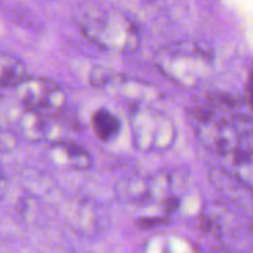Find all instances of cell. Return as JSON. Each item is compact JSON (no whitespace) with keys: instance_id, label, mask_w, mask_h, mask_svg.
I'll return each instance as SVG.
<instances>
[{"instance_id":"obj_2","label":"cell","mask_w":253,"mask_h":253,"mask_svg":"<svg viewBox=\"0 0 253 253\" xmlns=\"http://www.w3.org/2000/svg\"><path fill=\"white\" fill-rule=\"evenodd\" d=\"M76 21L82 34L101 49L127 53L139 44L135 24L120 10L90 7L80 12Z\"/></svg>"},{"instance_id":"obj_5","label":"cell","mask_w":253,"mask_h":253,"mask_svg":"<svg viewBox=\"0 0 253 253\" xmlns=\"http://www.w3.org/2000/svg\"><path fill=\"white\" fill-rule=\"evenodd\" d=\"M12 92L22 108L42 116L58 117L65 107L64 89L50 79L27 76Z\"/></svg>"},{"instance_id":"obj_12","label":"cell","mask_w":253,"mask_h":253,"mask_svg":"<svg viewBox=\"0 0 253 253\" xmlns=\"http://www.w3.org/2000/svg\"><path fill=\"white\" fill-rule=\"evenodd\" d=\"M7 188H9V185H7V181H6V178L0 173V200L6 196V193H7Z\"/></svg>"},{"instance_id":"obj_4","label":"cell","mask_w":253,"mask_h":253,"mask_svg":"<svg viewBox=\"0 0 253 253\" xmlns=\"http://www.w3.org/2000/svg\"><path fill=\"white\" fill-rule=\"evenodd\" d=\"M130 133L135 148L144 153L168 151L176 139L172 119L163 111L142 104H138L130 113Z\"/></svg>"},{"instance_id":"obj_11","label":"cell","mask_w":253,"mask_h":253,"mask_svg":"<svg viewBox=\"0 0 253 253\" xmlns=\"http://www.w3.org/2000/svg\"><path fill=\"white\" fill-rule=\"evenodd\" d=\"M16 135L0 125V153H9L16 147Z\"/></svg>"},{"instance_id":"obj_1","label":"cell","mask_w":253,"mask_h":253,"mask_svg":"<svg viewBox=\"0 0 253 253\" xmlns=\"http://www.w3.org/2000/svg\"><path fill=\"white\" fill-rule=\"evenodd\" d=\"M191 125L199 142L221 157L253 151V114L240 104L211 101L194 110Z\"/></svg>"},{"instance_id":"obj_6","label":"cell","mask_w":253,"mask_h":253,"mask_svg":"<svg viewBox=\"0 0 253 253\" xmlns=\"http://www.w3.org/2000/svg\"><path fill=\"white\" fill-rule=\"evenodd\" d=\"M46 157L49 162L59 168L73 169V170H86L93 165L90 153L71 142V141H55L50 142L46 150Z\"/></svg>"},{"instance_id":"obj_3","label":"cell","mask_w":253,"mask_h":253,"mask_svg":"<svg viewBox=\"0 0 253 253\" xmlns=\"http://www.w3.org/2000/svg\"><path fill=\"white\" fill-rule=\"evenodd\" d=\"M157 67L176 84L193 87L206 80L212 68V61L203 47L182 42L168 46L157 56Z\"/></svg>"},{"instance_id":"obj_7","label":"cell","mask_w":253,"mask_h":253,"mask_svg":"<svg viewBox=\"0 0 253 253\" xmlns=\"http://www.w3.org/2000/svg\"><path fill=\"white\" fill-rule=\"evenodd\" d=\"M136 253H202L188 240L169 236V234H157L153 236L138 248Z\"/></svg>"},{"instance_id":"obj_10","label":"cell","mask_w":253,"mask_h":253,"mask_svg":"<svg viewBox=\"0 0 253 253\" xmlns=\"http://www.w3.org/2000/svg\"><path fill=\"white\" fill-rule=\"evenodd\" d=\"M92 127L98 139L108 142L119 135L120 122L113 113H110L105 108H101L95 111V114L92 116Z\"/></svg>"},{"instance_id":"obj_8","label":"cell","mask_w":253,"mask_h":253,"mask_svg":"<svg viewBox=\"0 0 253 253\" xmlns=\"http://www.w3.org/2000/svg\"><path fill=\"white\" fill-rule=\"evenodd\" d=\"M224 170L253 193V151L222 157Z\"/></svg>"},{"instance_id":"obj_9","label":"cell","mask_w":253,"mask_h":253,"mask_svg":"<svg viewBox=\"0 0 253 253\" xmlns=\"http://www.w3.org/2000/svg\"><path fill=\"white\" fill-rule=\"evenodd\" d=\"M27 76L25 67L18 58L9 53H0V95L12 90Z\"/></svg>"}]
</instances>
